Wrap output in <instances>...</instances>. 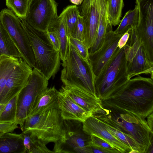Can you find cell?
Here are the masks:
<instances>
[{"instance_id": "6da1fadb", "label": "cell", "mask_w": 153, "mask_h": 153, "mask_svg": "<svg viewBox=\"0 0 153 153\" xmlns=\"http://www.w3.org/2000/svg\"><path fill=\"white\" fill-rule=\"evenodd\" d=\"M92 115L133 140L140 153H153V131L143 116L101 103L99 108Z\"/></svg>"}, {"instance_id": "7a4b0ae2", "label": "cell", "mask_w": 153, "mask_h": 153, "mask_svg": "<svg viewBox=\"0 0 153 153\" xmlns=\"http://www.w3.org/2000/svg\"><path fill=\"white\" fill-rule=\"evenodd\" d=\"M101 103L138 114L145 118L153 111V79L138 75L132 78L114 95Z\"/></svg>"}, {"instance_id": "3957f363", "label": "cell", "mask_w": 153, "mask_h": 153, "mask_svg": "<svg viewBox=\"0 0 153 153\" xmlns=\"http://www.w3.org/2000/svg\"><path fill=\"white\" fill-rule=\"evenodd\" d=\"M125 45L117 48L94 79L96 95L104 100L116 94L128 81Z\"/></svg>"}, {"instance_id": "277c9868", "label": "cell", "mask_w": 153, "mask_h": 153, "mask_svg": "<svg viewBox=\"0 0 153 153\" xmlns=\"http://www.w3.org/2000/svg\"><path fill=\"white\" fill-rule=\"evenodd\" d=\"M32 71L22 57L0 56V103L6 105L18 94Z\"/></svg>"}, {"instance_id": "5b68a950", "label": "cell", "mask_w": 153, "mask_h": 153, "mask_svg": "<svg viewBox=\"0 0 153 153\" xmlns=\"http://www.w3.org/2000/svg\"><path fill=\"white\" fill-rule=\"evenodd\" d=\"M29 39L36 61L35 68L48 80L54 78L60 65L59 51L56 50L46 31L36 30L20 19Z\"/></svg>"}, {"instance_id": "8992f818", "label": "cell", "mask_w": 153, "mask_h": 153, "mask_svg": "<svg viewBox=\"0 0 153 153\" xmlns=\"http://www.w3.org/2000/svg\"><path fill=\"white\" fill-rule=\"evenodd\" d=\"M62 64L61 80L63 84L76 87L95 96V76L89 60L77 52L69 40L68 50Z\"/></svg>"}, {"instance_id": "52a82bcc", "label": "cell", "mask_w": 153, "mask_h": 153, "mask_svg": "<svg viewBox=\"0 0 153 153\" xmlns=\"http://www.w3.org/2000/svg\"><path fill=\"white\" fill-rule=\"evenodd\" d=\"M63 122L58 105L52 106L28 117L23 131L30 132L46 145L55 143L62 136Z\"/></svg>"}, {"instance_id": "ba28073f", "label": "cell", "mask_w": 153, "mask_h": 153, "mask_svg": "<svg viewBox=\"0 0 153 153\" xmlns=\"http://www.w3.org/2000/svg\"><path fill=\"white\" fill-rule=\"evenodd\" d=\"M48 80L34 68L26 85L18 94L16 121L23 131L26 119L30 114L36 100L48 88Z\"/></svg>"}, {"instance_id": "9c48e42d", "label": "cell", "mask_w": 153, "mask_h": 153, "mask_svg": "<svg viewBox=\"0 0 153 153\" xmlns=\"http://www.w3.org/2000/svg\"><path fill=\"white\" fill-rule=\"evenodd\" d=\"M91 136L84 130L82 122L64 120L62 136L54 143L55 153H91Z\"/></svg>"}, {"instance_id": "30bf717a", "label": "cell", "mask_w": 153, "mask_h": 153, "mask_svg": "<svg viewBox=\"0 0 153 153\" xmlns=\"http://www.w3.org/2000/svg\"><path fill=\"white\" fill-rule=\"evenodd\" d=\"M0 21L20 51L22 58L31 68H35L34 54L21 19L11 10L4 8L0 12Z\"/></svg>"}, {"instance_id": "8fae6325", "label": "cell", "mask_w": 153, "mask_h": 153, "mask_svg": "<svg viewBox=\"0 0 153 153\" xmlns=\"http://www.w3.org/2000/svg\"><path fill=\"white\" fill-rule=\"evenodd\" d=\"M130 37L125 50L128 79L145 74L153 79V63L149 60L134 29L131 28Z\"/></svg>"}, {"instance_id": "7c38bea8", "label": "cell", "mask_w": 153, "mask_h": 153, "mask_svg": "<svg viewBox=\"0 0 153 153\" xmlns=\"http://www.w3.org/2000/svg\"><path fill=\"white\" fill-rule=\"evenodd\" d=\"M58 3L55 0H30L25 20L34 28L46 31L58 17Z\"/></svg>"}, {"instance_id": "4fadbf2b", "label": "cell", "mask_w": 153, "mask_h": 153, "mask_svg": "<svg viewBox=\"0 0 153 153\" xmlns=\"http://www.w3.org/2000/svg\"><path fill=\"white\" fill-rule=\"evenodd\" d=\"M123 34L115 33L112 30V26L109 24L104 40L100 47L93 53H89V60L95 78L117 48L118 41Z\"/></svg>"}, {"instance_id": "5bb4252c", "label": "cell", "mask_w": 153, "mask_h": 153, "mask_svg": "<svg viewBox=\"0 0 153 153\" xmlns=\"http://www.w3.org/2000/svg\"><path fill=\"white\" fill-rule=\"evenodd\" d=\"M79 10L84 27V42L88 50L92 46L98 27L97 0H83Z\"/></svg>"}, {"instance_id": "9a60e30c", "label": "cell", "mask_w": 153, "mask_h": 153, "mask_svg": "<svg viewBox=\"0 0 153 153\" xmlns=\"http://www.w3.org/2000/svg\"><path fill=\"white\" fill-rule=\"evenodd\" d=\"M84 131L90 135H95L110 144L119 153H130L131 149L115 137L107 129L104 123L92 115L82 123Z\"/></svg>"}, {"instance_id": "2e32d148", "label": "cell", "mask_w": 153, "mask_h": 153, "mask_svg": "<svg viewBox=\"0 0 153 153\" xmlns=\"http://www.w3.org/2000/svg\"><path fill=\"white\" fill-rule=\"evenodd\" d=\"M58 101L61 116L64 120H74L83 122L92 114L74 102L63 91L59 90Z\"/></svg>"}, {"instance_id": "e0dca14e", "label": "cell", "mask_w": 153, "mask_h": 153, "mask_svg": "<svg viewBox=\"0 0 153 153\" xmlns=\"http://www.w3.org/2000/svg\"><path fill=\"white\" fill-rule=\"evenodd\" d=\"M60 89L82 108L92 114L100 108L101 101L97 96L76 87L63 84Z\"/></svg>"}, {"instance_id": "ac0fdd59", "label": "cell", "mask_w": 153, "mask_h": 153, "mask_svg": "<svg viewBox=\"0 0 153 153\" xmlns=\"http://www.w3.org/2000/svg\"><path fill=\"white\" fill-rule=\"evenodd\" d=\"M21 133L7 132L0 136V153H26Z\"/></svg>"}, {"instance_id": "d6986e66", "label": "cell", "mask_w": 153, "mask_h": 153, "mask_svg": "<svg viewBox=\"0 0 153 153\" xmlns=\"http://www.w3.org/2000/svg\"><path fill=\"white\" fill-rule=\"evenodd\" d=\"M59 92L54 86L48 88L37 99L30 115L34 114L49 107L58 105Z\"/></svg>"}, {"instance_id": "ffe728a7", "label": "cell", "mask_w": 153, "mask_h": 153, "mask_svg": "<svg viewBox=\"0 0 153 153\" xmlns=\"http://www.w3.org/2000/svg\"><path fill=\"white\" fill-rule=\"evenodd\" d=\"M47 30L56 32L60 43V57L61 59L63 61L65 59L67 53L69 37L63 17L61 13L51 23Z\"/></svg>"}, {"instance_id": "44dd1931", "label": "cell", "mask_w": 153, "mask_h": 153, "mask_svg": "<svg viewBox=\"0 0 153 153\" xmlns=\"http://www.w3.org/2000/svg\"><path fill=\"white\" fill-rule=\"evenodd\" d=\"M2 55L22 57L20 51L0 21V56Z\"/></svg>"}, {"instance_id": "7402d4cb", "label": "cell", "mask_w": 153, "mask_h": 153, "mask_svg": "<svg viewBox=\"0 0 153 153\" xmlns=\"http://www.w3.org/2000/svg\"><path fill=\"white\" fill-rule=\"evenodd\" d=\"M22 134L26 153H55L48 149L42 140L30 132L23 131Z\"/></svg>"}, {"instance_id": "603a6c76", "label": "cell", "mask_w": 153, "mask_h": 153, "mask_svg": "<svg viewBox=\"0 0 153 153\" xmlns=\"http://www.w3.org/2000/svg\"><path fill=\"white\" fill-rule=\"evenodd\" d=\"M68 36L73 37L76 29L79 12L76 5H69L61 13Z\"/></svg>"}, {"instance_id": "cb8c5ba5", "label": "cell", "mask_w": 153, "mask_h": 153, "mask_svg": "<svg viewBox=\"0 0 153 153\" xmlns=\"http://www.w3.org/2000/svg\"><path fill=\"white\" fill-rule=\"evenodd\" d=\"M139 17L138 7L136 4L133 10H130L126 12L114 32L117 34L123 33L130 27L132 29H135L138 23Z\"/></svg>"}, {"instance_id": "d4e9b609", "label": "cell", "mask_w": 153, "mask_h": 153, "mask_svg": "<svg viewBox=\"0 0 153 153\" xmlns=\"http://www.w3.org/2000/svg\"><path fill=\"white\" fill-rule=\"evenodd\" d=\"M124 6L123 0H108V17L112 26H115L119 24Z\"/></svg>"}, {"instance_id": "484cf974", "label": "cell", "mask_w": 153, "mask_h": 153, "mask_svg": "<svg viewBox=\"0 0 153 153\" xmlns=\"http://www.w3.org/2000/svg\"><path fill=\"white\" fill-rule=\"evenodd\" d=\"M30 0H5L7 9L11 10L20 19H25Z\"/></svg>"}, {"instance_id": "4316f807", "label": "cell", "mask_w": 153, "mask_h": 153, "mask_svg": "<svg viewBox=\"0 0 153 153\" xmlns=\"http://www.w3.org/2000/svg\"><path fill=\"white\" fill-rule=\"evenodd\" d=\"M18 94L5 105L0 115V123H12L16 121Z\"/></svg>"}, {"instance_id": "83f0119b", "label": "cell", "mask_w": 153, "mask_h": 153, "mask_svg": "<svg viewBox=\"0 0 153 153\" xmlns=\"http://www.w3.org/2000/svg\"><path fill=\"white\" fill-rule=\"evenodd\" d=\"M104 123L107 129L110 133L131 149V151L130 153H140V149L138 145L133 140L113 127Z\"/></svg>"}, {"instance_id": "f1b7e54d", "label": "cell", "mask_w": 153, "mask_h": 153, "mask_svg": "<svg viewBox=\"0 0 153 153\" xmlns=\"http://www.w3.org/2000/svg\"><path fill=\"white\" fill-rule=\"evenodd\" d=\"M90 145L98 147L108 151L109 153H119L111 144L99 137L94 135H91Z\"/></svg>"}, {"instance_id": "f546056e", "label": "cell", "mask_w": 153, "mask_h": 153, "mask_svg": "<svg viewBox=\"0 0 153 153\" xmlns=\"http://www.w3.org/2000/svg\"><path fill=\"white\" fill-rule=\"evenodd\" d=\"M69 40L79 54L85 60H89L88 49L83 41L69 36Z\"/></svg>"}, {"instance_id": "4dcf8cb0", "label": "cell", "mask_w": 153, "mask_h": 153, "mask_svg": "<svg viewBox=\"0 0 153 153\" xmlns=\"http://www.w3.org/2000/svg\"><path fill=\"white\" fill-rule=\"evenodd\" d=\"M73 37L84 42V25L82 18L80 15L78 18L76 29Z\"/></svg>"}, {"instance_id": "1f68e13d", "label": "cell", "mask_w": 153, "mask_h": 153, "mask_svg": "<svg viewBox=\"0 0 153 153\" xmlns=\"http://www.w3.org/2000/svg\"><path fill=\"white\" fill-rule=\"evenodd\" d=\"M48 37L54 49L59 51L60 49V43L56 32L55 31H46Z\"/></svg>"}, {"instance_id": "d6a6232c", "label": "cell", "mask_w": 153, "mask_h": 153, "mask_svg": "<svg viewBox=\"0 0 153 153\" xmlns=\"http://www.w3.org/2000/svg\"><path fill=\"white\" fill-rule=\"evenodd\" d=\"M16 121L12 123H0V132H12L18 128Z\"/></svg>"}, {"instance_id": "836d02e7", "label": "cell", "mask_w": 153, "mask_h": 153, "mask_svg": "<svg viewBox=\"0 0 153 153\" xmlns=\"http://www.w3.org/2000/svg\"><path fill=\"white\" fill-rule=\"evenodd\" d=\"M131 30V28L129 27L120 37L117 45V47L119 48H122L127 43L130 37Z\"/></svg>"}, {"instance_id": "e575fe53", "label": "cell", "mask_w": 153, "mask_h": 153, "mask_svg": "<svg viewBox=\"0 0 153 153\" xmlns=\"http://www.w3.org/2000/svg\"><path fill=\"white\" fill-rule=\"evenodd\" d=\"M90 147L91 153H109L108 151L98 147L91 145H90Z\"/></svg>"}, {"instance_id": "d590c367", "label": "cell", "mask_w": 153, "mask_h": 153, "mask_svg": "<svg viewBox=\"0 0 153 153\" xmlns=\"http://www.w3.org/2000/svg\"><path fill=\"white\" fill-rule=\"evenodd\" d=\"M146 121L148 125L151 129V130L153 131V112L151 114L149 115L147 117Z\"/></svg>"}, {"instance_id": "8d00e7d4", "label": "cell", "mask_w": 153, "mask_h": 153, "mask_svg": "<svg viewBox=\"0 0 153 153\" xmlns=\"http://www.w3.org/2000/svg\"><path fill=\"white\" fill-rule=\"evenodd\" d=\"M70 2L75 5H79L82 4L83 0H70Z\"/></svg>"}, {"instance_id": "74e56055", "label": "cell", "mask_w": 153, "mask_h": 153, "mask_svg": "<svg viewBox=\"0 0 153 153\" xmlns=\"http://www.w3.org/2000/svg\"><path fill=\"white\" fill-rule=\"evenodd\" d=\"M5 105L0 103V115L3 110Z\"/></svg>"}, {"instance_id": "f35d334b", "label": "cell", "mask_w": 153, "mask_h": 153, "mask_svg": "<svg viewBox=\"0 0 153 153\" xmlns=\"http://www.w3.org/2000/svg\"><path fill=\"white\" fill-rule=\"evenodd\" d=\"M4 133L3 132H0V136H1L2 134H3Z\"/></svg>"}]
</instances>
